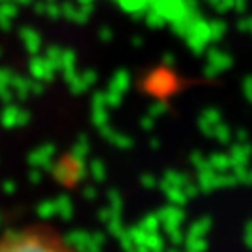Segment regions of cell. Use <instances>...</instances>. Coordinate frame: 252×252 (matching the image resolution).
I'll list each match as a JSON object with an SVG mask.
<instances>
[{"label":"cell","instance_id":"cell-1","mask_svg":"<svg viewBox=\"0 0 252 252\" xmlns=\"http://www.w3.org/2000/svg\"><path fill=\"white\" fill-rule=\"evenodd\" d=\"M0 252H75L56 230L28 224L0 235Z\"/></svg>","mask_w":252,"mask_h":252}]
</instances>
